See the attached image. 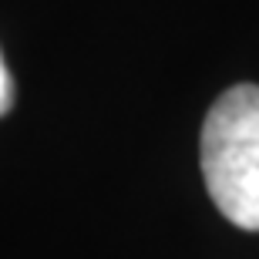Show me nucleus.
<instances>
[{
  "label": "nucleus",
  "instance_id": "f257e3e1",
  "mask_svg": "<svg viewBox=\"0 0 259 259\" xmlns=\"http://www.w3.org/2000/svg\"><path fill=\"white\" fill-rule=\"evenodd\" d=\"M202 175L215 209L239 229L259 232V88L236 84L202 125Z\"/></svg>",
  "mask_w": 259,
  "mask_h": 259
},
{
  "label": "nucleus",
  "instance_id": "f03ea898",
  "mask_svg": "<svg viewBox=\"0 0 259 259\" xmlns=\"http://www.w3.org/2000/svg\"><path fill=\"white\" fill-rule=\"evenodd\" d=\"M10 105H14V81H10V71L4 64V54H0V118L10 111Z\"/></svg>",
  "mask_w": 259,
  "mask_h": 259
}]
</instances>
